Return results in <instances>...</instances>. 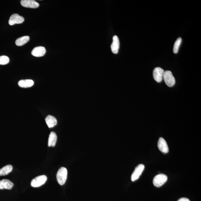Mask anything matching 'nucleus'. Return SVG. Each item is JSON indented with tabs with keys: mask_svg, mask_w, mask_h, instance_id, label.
<instances>
[{
	"mask_svg": "<svg viewBox=\"0 0 201 201\" xmlns=\"http://www.w3.org/2000/svg\"><path fill=\"white\" fill-rule=\"evenodd\" d=\"M113 41L111 45V49L114 54H116L119 52L120 47V41L118 37L117 36H114L113 37Z\"/></svg>",
	"mask_w": 201,
	"mask_h": 201,
	"instance_id": "obj_11",
	"label": "nucleus"
},
{
	"mask_svg": "<svg viewBox=\"0 0 201 201\" xmlns=\"http://www.w3.org/2000/svg\"><path fill=\"white\" fill-rule=\"evenodd\" d=\"M45 122L49 128L53 127L57 124V120L56 118L51 115H48L45 119Z\"/></svg>",
	"mask_w": 201,
	"mask_h": 201,
	"instance_id": "obj_13",
	"label": "nucleus"
},
{
	"mask_svg": "<svg viewBox=\"0 0 201 201\" xmlns=\"http://www.w3.org/2000/svg\"><path fill=\"white\" fill-rule=\"evenodd\" d=\"M47 180V177L45 175H40L36 177L31 181V185L33 187H38L44 184Z\"/></svg>",
	"mask_w": 201,
	"mask_h": 201,
	"instance_id": "obj_4",
	"label": "nucleus"
},
{
	"mask_svg": "<svg viewBox=\"0 0 201 201\" xmlns=\"http://www.w3.org/2000/svg\"><path fill=\"white\" fill-rule=\"evenodd\" d=\"M21 4L24 7L31 8H37L39 6L38 3L34 0H22Z\"/></svg>",
	"mask_w": 201,
	"mask_h": 201,
	"instance_id": "obj_8",
	"label": "nucleus"
},
{
	"mask_svg": "<svg viewBox=\"0 0 201 201\" xmlns=\"http://www.w3.org/2000/svg\"><path fill=\"white\" fill-rule=\"evenodd\" d=\"M68 171L65 167H61L60 168L58 171H57L56 178L57 182L60 185H63L65 184L66 181Z\"/></svg>",
	"mask_w": 201,
	"mask_h": 201,
	"instance_id": "obj_1",
	"label": "nucleus"
},
{
	"mask_svg": "<svg viewBox=\"0 0 201 201\" xmlns=\"http://www.w3.org/2000/svg\"><path fill=\"white\" fill-rule=\"evenodd\" d=\"M9 59L7 56H0V65H5L8 64Z\"/></svg>",
	"mask_w": 201,
	"mask_h": 201,
	"instance_id": "obj_19",
	"label": "nucleus"
},
{
	"mask_svg": "<svg viewBox=\"0 0 201 201\" xmlns=\"http://www.w3.org/2000/svg\"><path fill=\"white\" fill-rule=\"evenodd\" d=\"M168 177L164 174H159L156 175L153 179V184L155 187H159L167 182Z\"/></svg>",
	"mask_w": 201,
	"mask_h": 201,
	"instance_id": "obj_3",
	"label": "nucleus"
},
{
	"mask_svg": "<svg viewBox=\"0 0 201 201\" xmlns=\"http://www.w3.org/2000/svg\"><path fill=\"white\" fill-rule=\"evenodd\" d=\"M57 140V136L55 133L51 132L50 134L48 145L49 147H54Z\"/></svg>",
	"mask_w": 201,
	"mask_h": 201,
	"instance_id": "obj_15",
	"label": "nucleus"
},
{
	"mask_svg": "<svg viewBox=\"0 0 201 201\" xmlns=\"http://www.w3.org/2000/svg\"><path fill=\"white\" fill-rule=\"evenodd\" d=\"M13 167L10 165L4 166L0 169V176H4L9 174L12 171Z\"/></svg>",
	"mask_w": 201,
	"mask_h": 201,
	"instance_id": "obj_16",
	"label": "nucleus"
},
{
	"mask_svg": "<svg viewBox=\"0 0 201 201\" xmlns=\"http://www.w3.org/2000/svg\"><path fill=\"white\" fill-rule=\"evenodd\" d=\"M163 79L164 80L166 85L169 87H172L175 85V79L173 75L172 72L169 70L164 71Z\"/></svg>",
	"mask_w": 201,
	"mask_h": 201,
	"instance_id": "obj_2",
	"label": "nucleus"
},
{
	"mask_svg": "<svg viewBox=\"0 0 201 201\" xmlns=\"http://www.w3.org/2000/svg\"><path fill=\"white\" fill-rule=\"evenodd\" d=\"M18 84L21 88H29L33 86L34 84V82L31 80H22L19 82Z\"/></svg>",
	"mask_w": 201,
	"mask_h": 201,
	"instance_id": "obj_14",
	"label": "nucleus"
},
{
	"mask_svg": "<svg viewBox=\"0 0 201 201\" xmlns=\"http://www.w3.org/2000/svg\"><path fill=\"white\" fill-rule=\"evenodd\" d=\"M46 53V50L45 47L42 46L36 47L34 48L31 52L32 54L36 57H42Z\"/></svg>",
	"mask_w": 201,
	"mask_h": 201,
	"instance_id": "obj_10",
	"label": "nucleus"
},
{
	"mask_svg": "<svg viewBox=\"0 0 201 201\" xmlns=\"http://www.w3.org/2000/svg\"><path fill=\"white\" fill-rule=\"evenodd\" d=\"M178 201H190L189 200L186 198H182L179 199Z\"/></svg>",
	"mask_w": 201,
	"mask_h": 201,
	"instance_id": "obj_20",
	"label": "nucleus"
},
{
	"mask_svg": "<svg viewBox=\"0 0 201 201\" xmlns=\"http://www.w3.org/2000/svg\"><path fill=\"white\" fill-rule=\"evenodd\" d=\"M158 147L161 152L163 153H168L169 148L167 142L163 137L159 139L158 143Z\"/></svg>",
	"mask_w": 201,
	"mask_h": 201,
	"instance_id": "obj_9",
	"label": "nucleus"
},
{
	"mask_svg": "<svg viewBox=\"0 0 201 201\" xmlns=\"http://www.w3.org/2000/svg\"><path fill=\"white\" fill-rule=\"evenodd\" d=\"M164 71L160 67H156L153 71V77L154 80L157 82H161L163 80Z\"/></svg>",
	"mask_w": 201,
	"mask_h": 201,
	"instance_id": "obj_6",
	"label": "nucleus"
},
{
	"mask_svg": "<svg viewBox=\"0 0 201 201\" xmlns=\"http://www.w3.org/2000/svg\"><path fill=\"white\" fill-rule=\"evenodd\" d=\"M13 186V184L8 179H3L0 181V189L10 190Z\"/></svg>",
	"mask_w": 201,
	"mask_h": 201,
	"instance_id": "obj_12",
	"label": "nucleus"
},
{
	"mask_svg": "<svg viewBox=\"0 0 201 201\" xmlns=\"http://www.w3.org/2000/svg\"><path fill=\"white\" fill-rule=\"evenodd\" d=\"M29 37L28 36H24L17 39L15 41L16 45L18 46H21L24 45L29 41Z\"/></svg>",
	"mask_w": 201,
	"mask_h": 201,
	"instance_id": "obj_17",
	"label": "nucleus"
},
{
	"mask_svg": "<svg viewBox=\"0 0 201 201\" xmlns=\"http://www.w3.org/2000/svg\"><path fill=\"white\" fill-rule=\"evenodd\" d=\"M24 21V19L22 17L20 16L17 13L13 14L10 16L9 20V24L10 25H13L15 24H20L22 23Z\"/></svg>",
	"mask_w": 201,
	"mask_h": 201,
	"instance_id": "obj_7",
	"label": "nucleus"
},
{
	"mask_svg": "<svg viewBox=\"0 0 201 201\" xmlns=\"http://www.w3.org/2000/svg\"><path fill=\"white\" fill-rule=\"evenodd\" d=\"M182 42V39L179 37L175 41L174 45L173 52L174 53L176 54L179 52V47Z\"/></svg>",
	"mask_w": 201,
	"mask_h": 201,
	"instance_id": "obj_18",
	"label": "nucleus"
},
{
	"mask_svg": "<svg viewBox=\"0 0 201 201\" xmlns=\"http://www.w3.org/2000/svg\"><path fill=\"white\" fill-rule=\"evenodd\" d=\"M144 168V166L142 164H139L137 166L131 176V180L132 181H136L139 179L142 173Z\"/></svg>",
	"mask_w": 201,
	"mask_h": 201,
	"instance_id": "obj_5",
	"label": "nucleus"
}]
</instances>
